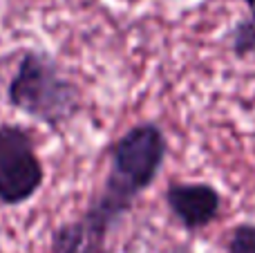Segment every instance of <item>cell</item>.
<instances>
[{"label":"cell","instance_id":"cell-3","mask_svg":"<svg viewBox=\"0 0 255 253\" xmlns=\"http://www.w3.org/2000/svg\"><path fill=\"white\" fill-rule=\"evenodd\" d=\"M45 166L31 132L20 124H0V206H20L43 188Z\"/></svg>","mask_w":255,"mask_h":253},{"label":"cell","instance_id":"cell-6","mask_svg":"<svg viewBox=\"0 0 255 253\" xmlns=\"http://www.w3.org/2000/svg\"><path fill=\"white\" fill-rule=\"evenodd\" d=\"M231 52L238 58H249L255 54V20L251 16L235 22L231 34Z\"/></svg>","mask_w":255,"mask_h":253},{"label":"cell","instance_id":"cell-7","mask_svg":"<svg viewBox=\"0 0 255 253\" xmlns=\"http://www.w3.org/2000/svg\"><path fill=\"white\" fill-rule=\"evenodd\" d=\"M226 253H255V224H235L226 240Z\"/></svg>","mask_w":255,"mask_h":253},{"label":"cell","instance_id":"cell-5","mask_svg":"<svg viewBox=\"0 0 255 253\" xmlns=\"http://www.w3.org/2000/svg\"><path fill=\"white\" fill-rule=\"evenodd\" d=\"M110 233L112 229L103 220L85 211L79 220H70L54 229L49 249L52 253H110Z\"/></svg>","mask_w":255,"mask_h":253},{"label":"cell","instance_id":"cell-9","mask_svg":"<svg viewBox=\"0 0 255 253\" xmlns=\"http://www.w3.org/2000/svg\"><path fill=\"white\" fill-rule=\"evenodd\" d=\"M172 253H190V249H186V247H177Z\"/></svg>","mask_w":255,"mask_h":253},{"label":"cell","instance_id":"cell-10","mask_svg":"<svg viewBox=\"0 0 255 253\" xmlns=\"http://www.w3.org/2000/svg\"><path fill=\"white\" fill-rule=\"evenodd\" d=\"M119 2H128V4H136V2H141V0H119Z\"/></svg>","mask_w":255,"mask_h":253},{"label":"cell","instance_id":"cell-4","mask_svg":"<svg viewBox=\"0 0 255 253\" xmlns=\"http://www.w3.org/2000/svg\"><path fill=\"white\" fill-rule=\"evenodd\" d=\"M168 211L188 233L211 227L222 213L224 197L206 182H170L166 188Z\"/></svg>","mask_w":255,"mask_h":253},{"label":"cell","instance_id":"cell-8","mask_svg":"<svg viewBox=\"0 0 255 253\" xmlns=\"http://www.w3.org/2000/svg\"><path fill=\"white\" fill-rule=\"evenodd\" d=\"M244 4H247V9H249V16L255 20V0H242Z\"/></svg>","mask_w":255,"mask_h":253},{"label":"cell","instance_id":"cell-1","mask_svg":"<svg viewBox=\"0 0 255 253\" xmlns=\"http://www.w3.org/2000/svg\"><path fill=\"white\" fill-rule=\"evenodd\" d=\"M168 155L166 132L154 121H143L128 128L110 146V170L103 188L90 200L92 215L115 231L132 211L141 193L154 184Z\"/></svg>","mask_w":255,"mask_h":253},{"label":"cell","instance_id":"cell-2","mask_svg":"<svg viewBox=\"0 0 255 253\" xmlns=\"http://www.w3.org/2000/svg\"><path fill=\"white\" fill-rule=\"evenodd\" d=\"M11 108L52 130L65 128L83 108V92L43 49H25L7 85Z\"/></svg>","mask_w":255,"mask_h":253}]
</instances>
